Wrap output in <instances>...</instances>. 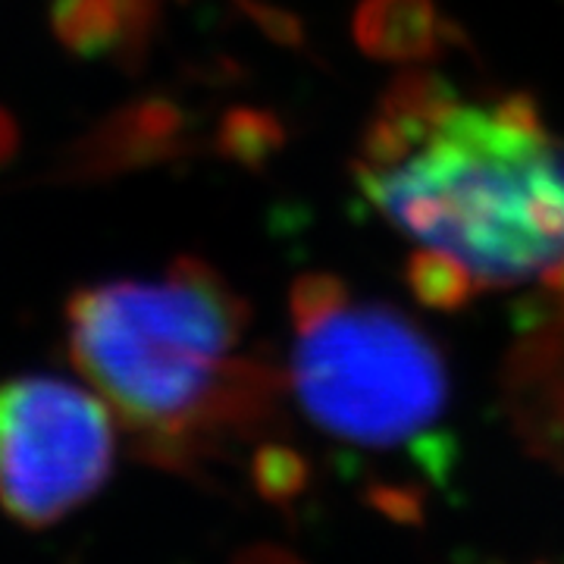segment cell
<instances>
[{"label":"cell","mask_w":564,"mask_h":564,"mask_svg":"<svg viewBox=\"0 0 564 564\" xmlns=\"http://www.w3.org/2000/svg\"><path fill=\"white\" fill-rule=\"evenodd\" d=\"M351 173L414 248L411 285L430 304L533 282L564 292V135L527 95H464L433 73L402 76Z\"/></svg>","instance_id":"cell-1"},{"label":"cell","mask_w":564,"mask_h":564,"mask_svg":"<svg viewBox=\"0 0 564 564\" xmlns=\"http://www.w3.org/2000/svg\"><path fill=\"white\" fill-rule=\"evenodd\" d=\"M245 329L242 299L195 258L151 280L88 285L66 304L82 377L144 448L173 458L270 402L273 373L242 355Z\"/></svg>","instance_id":"cell-2"},{"label":"cell","mask_w":564,"mask_h":564,"mask_svg":"<svg viewBox=\"0 0 564 564\" xmlns=\"http://www.w3.org/2000/svg\"><path fill=\"white\" fill-rule=\"evenodd\" d=\"M289 380L304 417L329 440L445 474L448 367L399 307L364 299L339 276H302L292 289Z\"/></svg>","instance_id":"cell-3"},{"label":"cell","mask_w":564,"mask_h":564,"mask_svg":"<svg viewBox=\"0 0 564 564\" xmlns=\"http://www.w3.org/2000/svg\"><path fill=\"white\" fill-rule=\"evenodd\" d=\"M113 411L57 377L0 383V508L25 527L57 524L110 477Z\"/></svg>","instance_id":"cell-4"}]
</instances>
